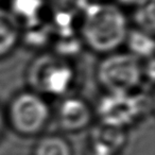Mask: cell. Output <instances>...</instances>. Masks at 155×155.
<instances>
[{
  "mask_svg": "<svg viewBox=\"0 0 155 155\" xmlns=\"http://www.w3.org/2000/svg\"><path fill=\"white\" fill-rule=\"evenodd\" d=\"M82 39L98 53L115 52L127 41L129 24L120 8L110 2H98L85 9L80 24Z\"/></svg>",
  "mask_w": 155,
  "mask_h": 155,
  "instance_id": "1",
  "label": "cell"
},
{
  "mask_svg": "<svg viewBox=\"0 0 155 155\" xmlns=\"http://www.w3.org/2000/svg\"><path fill=\"white\" fill-rule=\"evenodd\" d=\"M100 85L110 95H130L143 79V68L139 58L133 53H108L97 69Z\"/></svg>",
  "mask_w": 155,
  "mask_h": 155,
  "instance_id": "2",
  "label": "cell"
},
{
  "mask_svg": "<svg viewBox=\"0 0 155 155\" xmlns=\"http://www.w3.org/2000/svg\"><path fill=\"white\" fill-rule=\"evenodd\" d=\"M72 67L62 56L43 55L29 69L28 80L33 91L39 95H64L73 82Z\"/></svg>",
  "mask_w": 155,
  "mask_h": 155,
  "instance_id": "3",
  "label": "cell"
},
{
  "mask_svg": "<svg viewBox=\"0 0 155 155\" xmlns=\"http://www.w3.org/2000/svg\"><path fill=\"white\" fill-rule=\"evenodd\" d=\"M8 117L18 134L32 136L46 127L50 119V108L41 95L33 91H24L11 101Z\"/></svg>",
  "mask_w": 155,
  "mask_h": 155,
  "instance_id": "4",
  "label": "cell"
},
{
  "mask_svg": "<svg viewBox=\"0 0 155 155\" xmlns=\"http://www.w3.org/2000/svg\"><path fill=\"white\" fill-rule=\"evenodd\" d=\"M93 119V112L83 99L70 97L61 103L58 110V121L64 131L79 132L87 127Z\"/></svg>",
  "mask_w": 155,
  "mask_h": 155,
  "instance_id": "5",
  "label": "cell"
},
{
  "mask_svg": "<svg viewBox=\"0 0 155 155\" xmlns=\"http://www.w3.org/2000/svg\"><path fill=\"white\" fill-rule=\"evenodd\" d=\"M135 107L129 95H110L101 105V117L107 127L121 129L136 116Z\"/></svg>",
  "mask_w": 155,
  "mask_h": 155,
  "instance_id": "6",
  "label": "cell"
},
{
  "mask_svg": "<svg viewBox=\"0 0 155 155\" xmlns=\"http://www.w3.org/2000/svg\"><path fill=\"white\" fill-rule=\"evenodd\" d=\"M20 22L11 11L0 8V58L8 55L20 38Z\"/></svg>",
  "mask_w": 155,
  "mask_h": 155,
  "instance_id": "7",
  "label": "cell"
},
{
  "mask_svg": "<svg viewBox=\"0 0 155 155\" xmlns=\"http://www.w3.org/2000/svg\"><path fill=\"white\" fill-rule=\"evenodd\" d=\"M34 155H72V150L65 138L58 135H48L38 140Z\"/></svg>",
  "mask_w": 155,
  "mask_h": 155,
  "instance_id": "8",
  "label": "cell"
},
{
  "mask_svg": "<svg viewBox=\"0 0 155 155\" xmlns=\"http://www.w3.org/2000/svg\"><path fill=\"white\" fill-rule=\"evenodd\" d=\"M127 41H129L132 48V52L137 58L151 55L153 52V39L148 36L143 31H138L127 35Z\"/></svg>",
  "mask_w": 155,
  "mask_h": 155,
  "instance_id": "9",
  "label": "cell"
},
{
  "mask_svg": "<svg viewBox=\"0 0 155 155\" xmlns=\"http://www.w3.org/2000/svg\"><path fill=\"white\" fill-rule=\"evenodd\" d=\"M41 8V0H15V5L12 12L16 18H25L27 22H31V19L36 17L37 13Z\"/></svg>",
  "mask_w": 155,
  "mask_h": 155,
  "instance_id": "10",
  "label": "cell"
},
{
  "mask_svg": "<svg viewBox=\"0 0 155 155\" xmlns=\"http://www.w3.org/2000/svg\"><path fill=\"white\" fill-rule=\"evenodd\" d=\"M1 127H2V115L0 113V130H1Z\"/></svg>",
  "mask_w": 155,
  "mask_h": 155,
  "instance_id": "11",
  "label": "cell"
}]
</instances>
